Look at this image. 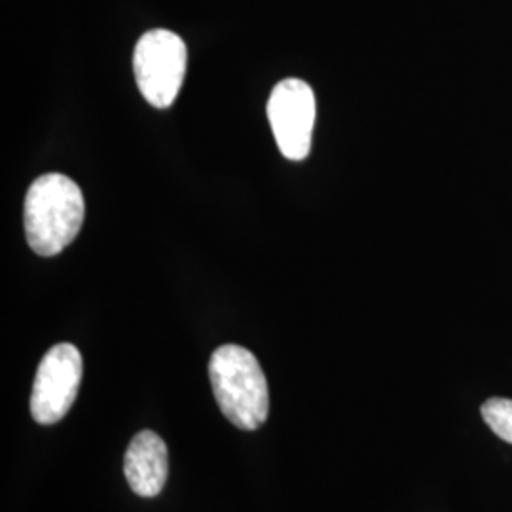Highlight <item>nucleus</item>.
Listing matches in <instances>:
<instances>
[{"mask_svg":"<svg viewBox=\"0 0 512 512\" xmlns=\"http://www.w3.org/2000/svg\"><path fill=\"white\" fill-rule=\"evenodd\" d=\"M84 361L73 344H57L42 357L37 368L31 414L40 425H54L73 408L82 384Z\"/></svg>","mask_w":512,"mask_h":512,"instance_id":"4","label":"nucleus"},{"mask_svg":"<svg viewBox=\"0 0 512 512\" xmlns=\"http://www.w3.org/2000/svg\"><path fill=\"white\" fill-rule=\"evenodd\" d=\"M480 414L495 435L512 444V401L494 397L480 406Z\"/></svg>","mask_w":512,"mask_h":512,"instance_id":"7","label":"nucleus"},{"mask_svg":"<svg viewBox=\"0 0 512 512\" xmlns=\"http://www.w3.org/2000/svg\"><path fill=\"white\" fill-rule=\"evenodd\" d=\"M86 217L80 186L61 173L40 175L27 190L23 222L38 256L59 255L78 236Z\"/></svg>","mask_w":512,"mask_h":512,"instance_id":"1","label":"nucleus"},{"mask_svg":"<svg viewBox=\"0 0 512 512\" xmlns=\"http://www.w3.org/2000/svg\"><path fill=\"white\" fill-rule=\"evenodd\" d=\"M209 380L220 412L241 431H255L270 414L268 380L255 353L238 344L213 351Z\"/></svg>","mask_w":512,"mask_h":512,"instance_id":"2","label":"nucleus"},{"mask_svg":"<svg viewBox=\"0 0 512 512\" xmlns=\"http://www.w3.org/2000/svg\"><path fill=\"white\" fill-rule=\"evenodd\" d=\"M124 475L129 488L141 497H156L164 490L169 475V454L165 440L150 431H139L129 442L124 458Z\"/></svg>","mask_w":512,"mask_h":512,"instance_id":"6","label":"nucleus"},{"mask_svg":"<svg viewBox=\"0 0 512 512\" xmlns=\"http://www.w3.org/2000/svg\"><path fill=\"white\" fill-rule=\"evenodd\" d=\"M268 120L281 154L294 162L304 160L315 126V93L310 84L298 78L281 80L268 101Z\"/></svg>","mask_w":512,"mask_h":512,"instance_id":"5","label":"nucleus"},{"mask_svg":"<svg viewBox=\"0 0 512 512\" xmlns=\"http://www.w3.org/2000/svg\"><path fill=\"white\" fill-rule=\"evenodd\" d=\"M188 63L183 38L167 29H152L139 38L133 73L139 92L156 109H169L181 92Z\"/></svg>","mask_w":512,"mask_h":512,"instance_id":"3","label":"nucleus"}]
</instances>
